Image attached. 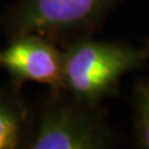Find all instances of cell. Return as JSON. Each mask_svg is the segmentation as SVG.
I'll list each match as a JSON object with an SVG mask.
<instances>
[{
	"mask_svg": "<svg viewBox=\"0 0 149 149\" xmlns=\"http://www.w3.org/2000/svg\"><path fill=\"white\" fill-rule=\"evenodd\" d=\"M146 50L116 42L82 39L63 52L62 88L78 103L95 106L114 90L122 74L139 67Z\"/></svg>",
	"mask_w": 149,
	"mask_h": 149,
	"instance_id": "obj_1",
	"label": "cell"
},
{
	"mask_svg": "<svg viewBox=\"0 0 149 149\" xmlns=\"http://www.w3.org/2000/svg\"><path fill=\"white\" fill-rule=\"evenodd\" d=\"M118 0H21L11 11L13 39L25 34L65 36L95 26Z\"/></svg>",
	"mask_w": 149,
	"mask_h": 149,
	"instance_id": "obj_2",
	"label": "cell"
},
{
	"mask_svg": "<svg viewBox=\"0 0 149 149\" xmlns=\"http://www.w3.org/2000/svg\"><path fill=\"white\" fill-rule=\"evenodd\" d=\"M111 134L101 117L86 104H49L41 113L32 149H100L109 146Z\"/></svg>",
	"mask_w": 149,
	"mask_h": 149,
	"instance_id": "obj_3",
	"label": "cell"
},
{
	"mask_svg": "<svg viewBox=\"0 0 149 149\" xmlns=\"http://www.w3.org/2000/svg\"><path fill=\"white\" fill-rule=\"evenodd\" d=\"M0 67L17 81H31L62 88L63 52L44 36L25 34L14 37L6 49L0 51Z\"/></svg>",
	"mask_w": 149,
	"mask_h": 149,
	"instance_id": "obj_4",
	"label": "cell"
},
{
	"mask_svg": "<svg viewBox=\"0 0 149 149\" xmlns=\"http://www.w3.org/2000/svg\"><path fill=\"white\" fill-rule=\"evenodd\" d=\"M26 117V107L16 93L0 92V149L19 147Z\"/></svg>",
	"mask_w": 149,
	"mask_h": 149,
	"instance_id": "obj_5",
	"label": "cell"
},
{
	"mask_svg": "<svg viewBox=\"0 0 149 149\" xmlns=\"http://www.w3.org/2000/svg\"><path fill=\"white\" fill-rule=\"evenodd\" d=\"M138 138L143 148L149 149V81L138 88Z\"/></svg>",
	"mask_w": 149,
	"mask_h": 149,
	"instance_id": "obj_6",
	"label": "cell"
}]
</instances>
